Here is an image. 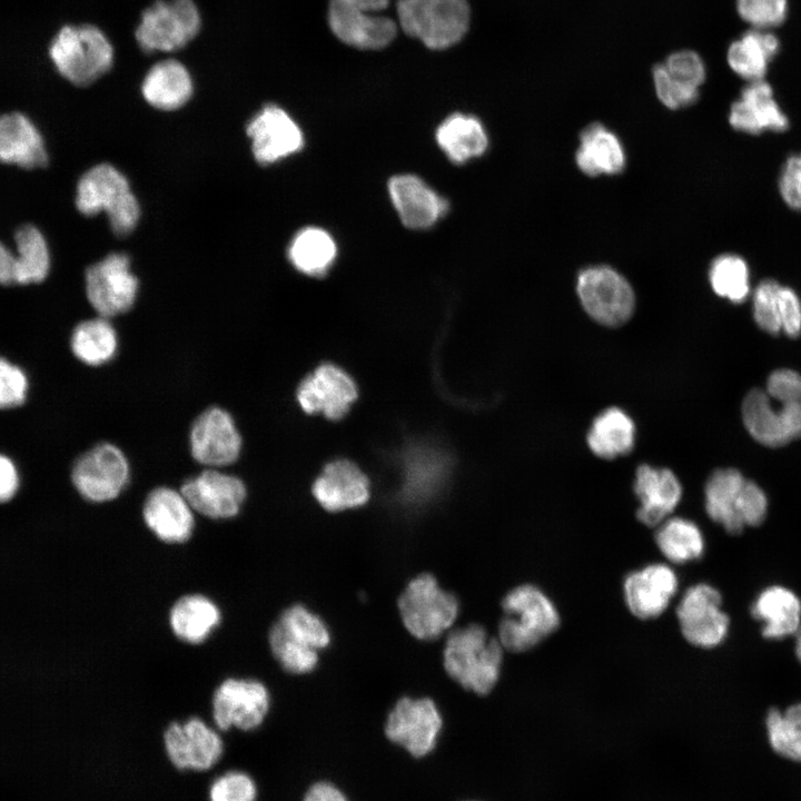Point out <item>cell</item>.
<instances>
[{"instance_id": "cb8c5ba5", "label": "cell", "mask_w": 801, "mask_h": 801, "mask_svg": "<svg viewBox=\"0 0 801 801\" xmlns=\"http://www.w3.org/2000/svg\"><path fill=\"white\" fill-rule=\"evenodd\" d=\"M387 188L400 221L409 229H427L449 209V202L415 175H396Z\"/></svg>"}, {"instance_id": "8992f818", "label": "cell", "mask_w": 801, "mask_h": 801, "mask_svg": "<svg viewBox=\"0 0 801 801\" xmlns=\"http://www.w3.org/2000/svg\"><path fill=\"white\" fill-rule=\"evenodd\" d=\"M404 33L431 50H446L467 34L472 9L467 0H397Z\"/></svg>"}, {"instance_id": "603a6c76", "label": "cell", "mask_w": 801, "mask_h": 801, "mask_svg": "<svg viewBox=\"0 0 801 801\" xmlns=\"http://www.w3.org/2000/svg\"><path fill=\"white\" fill-rule=\"evenodd\" d=\"M16 253L0 247V281L3 286L38 284L50 270L49 248L42 233L23 224L13 235Z\"/></svg>"}, {"instance_id": "44dd1931", "label": "cell", "mask_w": 801, "mask_h": 801, "mask_svg": "<svg viewBox=\"0 0 801 801\" xmlns=\"http://www.w3.org/2000/svg\"><path fill=\"white\" fill-rule=\"evenodd\" d=\"M246 134L251 140V151L257 162L270 165L304 146L301 129L280 107L264 106L247 123Z\"/></svg>"}, {"instance_id": "4316f807", "label": "cell", "mask_w": 801, "mask_h": 801, "mask_svg": "<svg viewBox=\"0 0 801 801\" xmlns=\"http://www.w3.org/2000/svg\"><path fill=\"white\" fill-rule=\"evenodd\" d=\"M752 313L755 324L770 335L783 332L795 338L801 334V300L790 287L767 278L752 294Z\"/></svg>"}, {"instance_id": "db71d44e", "label": "cell", "mask_w": 801, "mask_h": 801, "mask_svg": "<svg viewBox=\"0 0 801 801\" xmlns=\"http://www.w3.org/2000/svg\"><path fill=\"white\" fill-rule=\"evenodd\" d=\"M794 635H795V655H797L798 660L801 662V624Z\"/></svg>"}, {"instance_id": "9c48e42d", "label": "cell", "mask_w": 801, "mask_h": 801, "mask_svg": "<svg viewBox=\"0 0 801 801\" xmlns=\"http://www.w3.org/2000/svg\"><path fill=\"white\" fill-rule=\"evenodd\" d=\"M201 29V16L194 0H155L145 8L135 39L147 55L184 49Z\"/></svg>"}, {"instance_id": "4fadbf2b", "label": "cell", "mask_w": 801, "mask_h": 801, "mask_svg": "<svg viewBox=\"0 0 801 801\" xmlns=\"http://www.w3.org/2000/svg\"><path fill=\"white\" fill-rule=\"evenodd\" d=\"M576 291L585 312L604 326H621L634 312L635 295L631 284L610 266L594 265L580 270Z\"/></svg>"}, {"instance_id": "681fc988", "label": "cell", "mask_w": 801, "mask_h": 801, "mask_svg": "<svg viewBox=\"0 0 801 801\" xmlns=\"http://www.w3.org/2000/svg\"><path fill=\"white\" fill-rule=\"evenodd\" d=\"M28 378L16 364L2 357L0 362V406L2 409L21 406L27 399Z\"/></svg>"}, {"instance_id": "d4e9b609", "label": "cell", "mask_w": 801, "mask_h": 801, "mask_svg": "<svg viewBox=\"0 0 801 801\" xmlns=\"http://www.w3.org/2000/svg\"><path fill=\"white\" fill-rule=\"evenodd\" d=\"M729 123L734 130L749 135L783 132L790 126L772 87L764 79L748 82L730 107Z\"/></svg>"}, {"instance_id": "ac0fdd59", "label": "cell", "mask_w": 801, "mask_h": 801, "mask_svg": "<svg viewBox=\"0 0 801 801\" xmlns=\"http://www.w3.org/2000/svg\"><path fill=\"white\" fill-rule=\"evenodd\" d=\"M357 395L354 379L332 363L318 365L303 378L296 390V399L303 412L308 415L322 414L330 421L345 417Z\"/></svg>"}, {"instance_id": "f6af8a7d", "label": "cell", "mask_w": 801, "mask_h": 801, "mask_svg": "<svg viewBox=\"0 0 801 801\" xmlns=\"http://www.w3.org/2000/svg\"><path fill=\"white\" fill-rule=\"evenodd\" d=\"M256 780L240 769H227L211 780L208 801H258Z\"/></svg>"}, {"instance_id": "7bdbcfd3", "label": "cell", "mask_w": 801, "mask_h": 801, "mask_svg": "<svg viewBox=\"0 0 801 801\" xmlns=\"http://www.w3.org/2000/svg\"><path fill=\"white\" fill-rule=\"evenodd\" d=\"M293 640L320 651L332 641L326 622L307 606L296 603L287 606L275 621Z\"/></svg>"}, {"instance_id": "1f68e13d", "label": "cell", "mask_w": 801, "mask_h": 801, "mask_svg": "<svg viewBox=\"0 0 801 801\" xmlns=\"http://www.w3.org/2000/svg\"><path fill=\"white\" fill-rule=\"evenodd\" d=\"M575 162L586 176H615L625 169L626 155L613 131L600 122H593L580 134Z\"/></svg>"}, {"instance_id": "f35d334b", "label": "cell", "mask_w": 801, "mask_h": 801, "mask_svg": "<svg viewBox=\"0 0 801 801\" xmlns=\"http://www.w3.org/2000/svg\"><path fill=\"white\" fill-rule=\"evenodd\" d=\"M337 255L334 238L319 227H306L293 238L288 257L301 274L312 277L324 276Z\"/></svg>"}, {"instance_id": "816d5d0a", "label": "cell", "mask_w": 801, "mask_h": 801, "mask_svg": "<svg viewBox=\"0 0 801 801\" xmlns=\"http://www.w3.org/2000/svg\"><path fill=\"white\" fill-rule=\"evenodd\" d=\"M301 801H350L347 794L334 782L318 780L305 791Z\"/></svg>"}, {"instance_id": "ba28073f", "label": "cell", "mask_w": 801, "mask_h": 801, "mask_svg": "<svg viewBox=\"0 0 801 801\" xmlns=\"http://www.w3.org/2000/svg\"><path fill=\"white\" fill-rule=\"evenodd\" d=\"M498 640L504 649L522 652L550 635L560 623L550 599L533 585L512 590L503 600Z\"/></svg>"}, {"instance_id": "e575fe53", "label": "cell", "mask_w": 801, "mask_h": 801, "mask_svg": "<svg viewBox=\"0 0 801 801\" xmlns=\"http://www.w3.org/2000/svg\"><path fill=\"white\" fill-rule=\"evenodd\" d=\"M751 615L763 623L762 635L765 639L794 635L801 624V601L787 587L769 586L752 604Z\"/></svg>"}, {"instance_id": "7c38bea8", "label": "cell", "mask_w": 801, "mask_h": 801, "mask_svg": "<svg viewBox=\"0 0 801 801\" xmlns=\"http://www.w3.org/2000/svg\"><path fill=\"white\" fill-rule=\"evenodd\" d=\"M443 729L436 703L427 698H399L386 715L385 738L414 759L431 754Z\"/></svg>"}, {"instance_id": "e0dca14e", "label": "cell", "mask_w": 801, "mask_h": 801, "mask_svg": "<svg viewBox=\"0 0 801 801\" xmlns=\"http://www.w3.org/2000/svg\"><path fill=\"white\" fill-rule=\"evenodd\" d=\"M243 447L241 435L233 416L221 407L202 411L189 431L192 458L208 468L226 467L238 461Z\"/></svg>"}, {"instance_id": "ab89813d", "label": "cell", "mask_w": 801, "mask_h": 801, "mask_svg": "<svg viewBox=\"0 0 801 801\" xmlns=\"http://www.w3.org/2000/svg\"><path fill=\"white\" fill-rule=\"evenodd\" d=\"M764 724L770 750L783 760L801 763V703L783 711L770 708Z\"/></svg>"}, {"instance_id": "d590c367", "label": "cell", "mask_w": 801, "mask_h": 801, "mask_svg": "<svg viewBox=\"0 0 801 801\" xmlns=\"http://www.w3.org/2000/svg\"><path fill=\"white\" fill-rule=\"evenodd\" d=\"M779 48V39L771 30L751 28L729 46L726 61L743 80H763Z\"/></svg>"}, {"instance_id": "7dc6e473", "label": "cell", "mask_w": 801, "mask_h": 801, "mask_svg": "<svg viewBox=\"0 0 801 801\" xmlns=\"http://www.w3.org/2000/svg\"><path fill=\"white\" fill-rule=\"evenodd\" d=\"M736 10L752 29L771 30L787 18L788 0H736Z\"/></svg>"}, {"instance_id": "f546056e", "label": "cell", "mask_w": 801, "mask_h": 801, "mask_svg": "<svg viewBox=\"0 0 801 801\" xmlns=\"http://www.w3.org/2000/svg\"><path fill=\"white\" fill-rule=\"evenodd\" d=\"M0 159L23 169L42 168L48 164L41 132L20 111L4 113L0 119Z\"/></svg>"}, {"instance_id": "7402d4cb", "label": "cell", "mask_w": 801, "mask_h": 801, "mask_svg": "<svg viewBox=\"0 0 801 801\" xmlns=\"http://www.w3.org/2000/svg\"><path fill=\"white\" fill-rule=\"evenodd\" d=\"M315 501L329 513L364 506L370 498V482L353 461L338 458L327 463L312 485Z\"/></svg>"}, {"instance_id": "ee69618b", "label": "cell", "mask_w": 801, "mask_h": 801, "mask_svg": "<svg viewBox=\"0 0 801 801\" xmlns=\"http://www.w3.org/2000/svg\"><path fill=\"white\" fill-rule=\"evenodd\" d=\"M267 639L271 655L286 672L303 675L317 668L319 651L296 642L276 622L269 627Z\"/></svg>"}, {"instance_id": "60d3db41", "label": "cell", "mask_w": 801, "mask_h": 801, "mask_svg": "<svg viewBox=\"0 0 801 801\" xmlns=\"http://www.w3.org/2000/svg\"><path fill=\"white\" fill-rule=\"evenodd\" d=\"M661 553L672 563L681 564L698 560L704 551V540L698 525L683 517L662 522L655 533Z\"/></svg>"}, {"instance_id": "f1b7e54d", "label": "cell", "mask_w": 801, "mask_h": 801, "mask_svg": "<svg viewBox=\"0 0 801 801\" xmlns=\"http://www.w3.org/2000/svg\"><path fill=\"white\" fill-rule=\"evenodd\" d=\"M633 487L640 502L636 516L647 526L664 522L682 497V486L672 471L647 464L637 467Z\"/></svg>"}, {"instance_id": "5b68a950", "label": "cell", "mask_w": 801, "mask_h": 801, "mask_svg": "<svg viewBox=\"0 0 801 801\" xmlns=\"http://www.w3.org/2000/svg\"><path fill=\"white\" fill-rule=\"evenodd\" d=\"M704 496L709 517L730 534H740L745 526H758L765 518V493L738 469L713 471L705 483Z\"/></svg>"}, {"instance_id": "f5cc1de1", "label": "cell", "mask_w": 801, "mask_h": 801, "mask_svg": "<svg viewBox=\"0 0 801 801\" xmlns=\"http://www.w3.org/2000/svg\"><path fill=\"white\" fill-rule=\"evenodd\" d=\"M19 473L13 461L2 454L0 456V500H11L19 488Z\"/></svg>"}, {"instance_id": "9a60e30c", "label": "cell", "mask_w": 801, "mask_h": 801, "mask_svg": "<svg viewBox=\"0 0 801 801\" xmlns=\"http://www.w3.org/2000/svg\"><path fill=\"white\" fill-rule=\"evenodd\" d=\"M130 477L129 462L111 443H99L82 453L72 464L70 478L86 501L103 503L119 496Z\"/></svg>"}, {"instance_id": "83f0119b", "label": "cell", "mask_w": 801, "mask_h": 801, "mask_svg": "<svg viewBox=\"0 0 801 801\" xmlns=\"http://www.w3.org/2000/svg\"><path fill=\"white\" fill-rule=\"evenodd\" d=\"M678 590V577L665 564H651L631 573L624 581L627 607L639 619L661 615Z\"/></svg>"}, {"instance_id": "f907efd6", "label": "cell", "mask_w": 801, "mask_h": 801, "mask_svg": "<svg viewBox=\"0 0 801 801\" xmlns=\"http://www.w3.org/2000/svg\"><path fill=\"white\" fill-rule=\"evenodd\" d=\"M778 189L789 208L801 211V152L785 159L779 175Z\"/></svg>"}, {"instance_id": "277c9868", "label": "cell", "mask_w": 801, "mask_h": 801, "mask_svg": "<svg viewBox=\"0 0 801 801\" xmlns=\"http://www.w3.org/2000/svg\"><path fill=\"white\" fill-rule=\"evenodd\" d=\"M48 55L57 72L76 87H88L113 63V48L95 24H65L49 43Z\"/></svg>"}, {"instance_id": "484cf974", "label": "cell", "mask_w": 801, "mask_h": 801, "mask_svg": "<svg viewBox=\"0 0 801 801\" xmlns=\"http://www.w3.org/2000/svg\"><path fill=\"white\" fill-rule=\"evenodd\" d=\"M192 508L180 491L157 486L146 495L141 515L154 535L166 543L187 541L194 531Z\"/></svg>"}, {"instance_id": "bcb514c9", "label": "cell", "mask_w": 801, "mask_h": 801, "mask_svg": "<svg viewBox=\"0 0 801 801\" xmlns=\"http://www.w3.org/2000/svg\"><path fill=\"white\" fill-rule=\"evenodd\" d=\"M661 65L668 76L683 87L700 90L705 80L704 61L693 50H676L670 53Z\"/></svg>"}, {"instance_id": "52a82bcc", "label": "cell", "mask_w": 801, "mask_h": 801, "mask_svg": "<svg viewBox=\"0 0 801 801\" xmlns=\"http://www.w3.org/2000/svg\"><path fill=\"white\" fill-rule=\"evenodd\" d=\"M405 630L416 640L433 641L454 624L458 615L456 597L445 591L429 573L413 577L397 599Z\"/></svg>"}, {"instance_id": "ffe728a7", "label": "cell", "mask_w": 801, "mask_h": 801, "mask_svg": "<svg viewBox=\"0 0 801 801\" xmlns=\"http://www.w3.org/2000/svg\"><path fill=\"white\" fill-rule=\"evenodd\" d=\"M179 491L194 511L212 520L236 516L247 496L238 476L208 467L186 479Z\"/></svg>"}, {"instance_id": "74e56055", "label": "cell", "mask_w": 801, "mask_h": 801, "mask_svg": "<svg viewBox=\"0 0 801 801\" xmlns=\"http://www.w3.org/2000/svg\"><path fill=\"white\" fill-rule=\"evenodd\" d=\"M73 356L89 366L111 360L118 348L117 332L109 318L97 316L75 326L70 337Z\"/></svg>"}, {"instance_id": "4dcf8cb0", "label": "cell", "mask_w": 801, "mask_h": 801, "mask_svg": "<svg viewBox=\"0 0 801 801\" xmlns=\"http://www.w3.org/2000/svg\"><path fill=\"white\" fill-rule=\"evenodd\" d=\"M194 93L192 78L184 63L165 59L152 65L141 83L145 101L155 109L174 111L184 107Z\"/></svg>"}, {"instance_id": "2e32d148", "label": "cell", "mask_w": 801, "mask_h": 801, "mask_svg": "<svg viewBox=\"0 0 801 801\" xmlns=\"http://www.w3.org/2000/svg\"><path fill=\"white\" fill-rule=\"evenodd\" d=\"M139 281L131 271L125 253H111L88 266L85 271V293L99 316L111 318L131 309Z\"/></svg>"}, {"instance_id": "5bb4252c", "label": "cell", "mask_w": 801, "mask_h": 801, "mask_svg": "<svg viewBox=\"0 0 801 801\" xmlns=\"http://www.w3.org/2000/svg\"><path fill=\"white\" fill-rule=\"evenodd\" d=\"M162 744L168 761L178 771L207 772L220 763L226 752L220 733L198 715L168 722Z\"/></svg>"}, {"instance_id": "7a4b0ae2", "label": "cell", "mask_w": 801, "mask_h": 801, "mask_svg": "<svg viewBox=\"0 0 801 801\" xmlns=\"http://www.w3.org/2000/svg\"><path fill=\"white\" fill-rule=\"evenodd\" d=\"M75 205L87 217L105 212L118 237L131 234L140 218V206L127 177L107 162L97 164L80 176Z\"/></svg>"}, {"instance_id": "8fae6325", "label": "cell", "mask_w": 801, "mask_h": 801, "mask_svg": "<svg viewBox=\"0 0 801 801\" xmlns=\"http://www.w3.org/2000/svg\"><path fill=\"white\" fill-rule=\"evenodd\" d=\"M266 685L251 678H226L212 691L210 718L219 732L257 730L270 710Z\"/></svg>"}, {"instance_id": "8d00e7d4", "label": "cell", "mask_w": 801, "mask_h": 801, "mask_svg": "<svg viewBox=\"0 0 801 801\" xmlns=\"http://www.w3.org/2000/svg\"><path fill=\"white\" fill-rule=\"evenodd\" d=\"M635 442L633 419L621 408L611 407L597 415L587 433L591 451L606 459L629 454Z\"/></svg>"}, {"instance_id": "836d02e7", "label": "cell", "mask_w": 801, "mask_h": 801, "mask_svg": "<svg viewBox=\"0 0 801 801\" xmlns=\"http://www.w3.org/2000/svg\"><path fill=\"white\" fill-rule=\"evenodd\" d=\"M221 621V611L201 593L178 596L169 607L168 623L174 635L188 643L204 641Z\"/></svg>"}, {"instance_id": "3957f363", "label": "cell", "mask_w": 801, "mask_h": 801, "mask_svg": "<svg viewBox=\"0 0 801 801\" xmlns=\"http://www.w3.org/2000/svg\"><path fill=\"white\" fill-rule=\"evenodd\" d=\"M503 649L500 640L479 625L454 630L443 650L444 669L464 689L487 694L498 680Z\"/></svg>"}, {"instance_id": "c3c4849f", "label": "cell", "mask_w": 801, "mask_h": 801, "mask_svg": "<svg viewBox=\"0 0 801 801\" xmlns=\"http://www.w3.org/2000/svg\"><path fill=\"white\" fill-rule=\"evenodd\" d=\"M652 79L657 99L671 110L690 107L699 99L700 90L683 87L672 80L661 62L653 67Z\"/></svg>"}, {"instance_id": "d6986e66", "label": "cell", "mask_w": 801, "mask_h": 801, "mask_svg": "<svg viewBox=\"0 0 801 801\" xmlns=\"http://www.w3.org/2000/svg\"><path fill=\"white\" fill-rule=\"evenodd\" d=\"M720 592L705 583L689 587L676 607L684 639L699 647H714L726 636L729 616L721 609Z\"/></svg>"}, {"instance_id": "d6a6232c", "label": "cell", "mask_w": 801, "mask_h": 801, "mask_svg": "<svg viewBox=\"0 0 801 801\" xmlns=\"http://www.w3.org/2000/svg\"><path fill=\"white\" fill-rule=\"evenodd\" d=\"M435 137L442 151L457 165L482 157L490 146L483 122L463 112H454L445 118L437 127Z\"/></svg>"}, {"instance_id": "b9f144b4", "label": "cell", "mask_w": 801, "mask_h": 801, "mask_svg": "<svg viewBox=\"0 0 801 801\" xmlns=\"http://www.w3.org/2000/svg\"><path fill=\"white\" fill-rule=\"evenodd\" d=\"M712 290L733 304H742L750 294V269L746 260L738 254L716 256L709 268Z\"/></svg>"}, {"instance_id": "6da1fadb", "label": "cell", "mask_w": 801, "mask_h": 801, "mask_svg": "<svg viewBox=\"0 0 801 801\" xmlns=\"http://www.w3.org/2000/svg\"><path fill=\"white\" fill-rule=\"evenodd\" d=\"M742 419L760 444L780 447L801 437V375L789 368L772 372L765 389H751L743 398Z\"/></svg>"}, {"instance_id": "30bf717a", "label": "cell", "mask_w": 801, "mask_h": 801, "mask_svg": "<svg viewBox=\"0 0 801 801\" xmlns=\"http://www.w3.org/2000/svg\"><path fill=\"white\" fill-rule=\"evenodd\" d=\"M389 0H329L328 26L343 43L359 50H380L397 36L396 22L382 16Z\"/></svg>"}]
</instances>
